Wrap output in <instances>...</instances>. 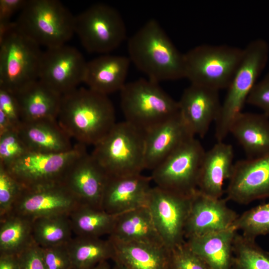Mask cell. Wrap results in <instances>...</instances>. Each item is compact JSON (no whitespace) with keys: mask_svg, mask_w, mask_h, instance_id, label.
Wrapping results in <instances>:
<instances>
[{"mask_svg":"<svg viewBox=\"0 0 269 269\" xmlns=\"http://www.w3.org/2000/svg\"><path fill=\"white\" fill-rule=\"evenodd\" d=\"M57 121L71 138L86 146L97 144L117 123L108 95L83 87L62 96Z\"/></svg>","mask_w":269,"mask_h":269,"instance_id":"obj_1","label":"cell"},{"mask_svg":"<svg viewBox=\"0 0 269 269\" xmlns=\"http://www.w3.org/2000/svg\"><path fill=\"white\" fill-rule=\"evenodd\" d=\"M128 49L131 62L149 79L159 83L185 78L184 54L154 19L130 38Z\"/></svg>","mask_w":269,"mask_h":269,"instance_id":"obj_2","label":"cell"},{"mask_svg":"<svg viewBox=\"0 0 269 269\" xmlns=\"http://www.w3.org/2000/svg\"><path fill=\"white\" fill-rule=\"evenodd\" d=\"M269 55V44L263 39L254 40L244 48L243 58L215 122L217 141H223L229 134L233 121L242 112L250 93L267 64Z\"/></svg>","mask_w":269,"mask_h":269,"instance_id":"obj_3","label":"cell"},{"mask_svg":"<svg viewBox=\"0 0 269 269\" xmlns=\"http://www.w3.org/2000/svg\"><path fill=\"white\" fill-rule=\"evenodd\" d=\"M75 15L57 0H27L15 21L18 30L46 48L66 44L74 33Z\"/></svg>","mask_w":269,"mask_h":269,"instance_id":"obj_4","label":"cell"},{"mask_svg":"<svg viewBox=\"0 0 269 269\" xmlns=\"http://www.w3.org/2000/svg\"><path fill=\"white\" fill-rule=\"evenodd\" d=\"M91 153L110 176L141 173L144 132L125 121L116 123Z\"/></svg>","mask_w":269,"mask_h":269,"instance_id":"obj_5","label":"cell"},{"mask_svg":"<svg viewBox=\"0 0 269 269\" xmlns=\"http://www.w3.org/2000/svg\"><path fill=\"white\" fill-rule=\"evenodd\" d=\"M120 98L125 121L143 132L179 113L178 102L148 78L126 83Z\"/></svg>","mask_w":269,"mask_h":269,"instance_id":"obj_6","label":"cell"},{"mask_svg":"<svg viewBox=\"0 0 269 269\" xmlns=\"http://www.w3.org/2000/svg\"><path fill=\"white\" fill-rule=\"evenodd\" d=\"M243 54L244 49L227 45L196 46L184 54L185 78L217 91L227 89Z\"/></svg>","mask_w":269,"mask_h":269,"instance_id":"obj_7","label":"cell"},{"mask_svg":"<svg viewBox=\"0 0 269 269\" xmlns=\"http://www.w3.org/2000/svg\"><path fill=\"white\" fill-rule=\"evenodd\" d=\"M74 33L88 52L103 55L109 54L123 42L127 29L117 10L100 3L75 15Z\"/></svg>","mask_w":269,"mask_h":269,"instance_id":"obj_8","label":"cell"},{"mask_svg":"<svg viewBox=\"0 0 269 269\" xmlns=\"http://www.w3.org/2000/svg\"><path fill=\"white\" fill-rule=\"evenodd\" d=\"M40 47L17 26L0 42V87L14 93L38 79Z\"/></svg>","mask_w":269,"mask_h":269,"instance_id":"obj_9","label":"cell"},{"mask_svg":"<svg viewBox=\"0 0 269 269\" xmlns=\"http://www.w3.org/2000/svg\"><path fill=\"white\" fill-rule=\"evenodd\" d=\"M205 152L195 136L188 138L152 170V181L162 189L192 196L198 189Z\"/></svg>","mask_w":269,"mask_h":269,"instance_id":"obj_10","label":"cell"},{"mask_svg":"<svg viewBox=\"0 0 269 269\" xmlns=\"http://www.w3.org/2000/svg\"><path fill=\"white\" fill-rule=\"evenodd\" d=\"M86 152V145L79 143L61 153L28 151L4 168L23 188L60 183L71 164Z\"/></svg>","mask_w":269,"mask_h":269,"instance_id":"obj_11","label":"cell"},{"mask_svg":"<svg viewBox=\"0 0 269 269\" xmlns=\"http://www.w3.org/2000/svg\"><path fill=\"white\" fill-rule=\"evenodd\" d=\"M192 196L156 186L151 189L146 207L165 247L169 250L185 241V227Z\"/></svg>","mask_w":269,"mask_h":269,"instance_id":"obj_12","label":"cell"},{"mask_svg":"<svg viewBox=\"0 0 269 269\" xmlns=\"http://www.w3.org/2000/svg\"><path fill=\"white\" fill-rule=\"evenodd\" d=\"M87 62L76 48L63 45L43 51L38 79L63 95L83 83Z\"/></svg>","mask_w":269,"mask_h":269,"instance_id":"obj_13","label":"cell"},{"mask_svg":"<svg viewBox=\"0 0 269 269\" xmlns=\"http://www.w3.org/2000/svg\"><path fill=\"white\" fill-rule=\"evenodd\" d=\"M81 204L63 183L22 187L11 212L31 220L69 215Z\"/></svg>","mask_w":269,"mask_h":269,"instance_id":"obj_14","label":"cell"},{"mask_svg":"<svg viewBox=\"0 0 269 269\" xmlns=\"http://www.w3.org/2000/svg\"><path fill=\"white\" fill-rule=\"evenodd\" d=\"M225 198L239 204L269 198V154L234 164Z\"/></svg>","mask_w":269,"mask_h":269,"instance_id":"obj_15","label":"cell"},{"mask_svg":"<svg viewBox=\"0 0 269 269\" xmlns=\"http://www.w3.org/2000/svg\"><path fill=\"white\" fill-rule=\"evenodd\" d=\"M226 199L213 198L197 189L192 195L185 227V238L202 236L229 229L238 216Z\"/></svg>","mask_w":269,"mask_h":269,"instance_id":"obj_16","label":"cell"},{"mask_svg":"<svg viewBox=\"0 0 269 269\" xmlns=\"http://www.w3.org/2000/svg\"><path fill=\"white\" fill-rule=\"evenodd\" d=\"M109 176L92 155L86 152L71 164L62 183L81 205L102 209Z\"/></svg>","mask_w":269,"mask_h":269,"instance_id":"obj_17","label":"cell"},{"mask_svg":"<svg viewBox=\"0 0 269 269\" xmlns=\"http://www.w3.org/2000/svg\"><path fill=\"white\" fill-rule=\"evenodd\" d=\"M152 179L141 173L109 176L102 208L114 215L147 206Z\"/></svg>","mask_w":269,"mask_h":269,"instance_id":"obj_18","label":"cell"},{"mask_svg":"<svg viewBox=\"0 0 269 269\" xmlns=\"http://www.w3.org/2000/svg\"><path fill=\"white\" fill-rule=\"evenodd\" d=\"M179 114L194 134L204 137L220 111L219 91L191 84L178 101Z\"/></svg>","mask_w":269,"mask_h":269,"instance_id":"obj_19","label":"cell"},{"mask_svg":"<svg viewBox=\"0 0 269 269\" xmlns=\"http://www.w3.org/2000/svg\"><path fill=\"white\" fill-rule=\"evenodd\" d=\"M195 136L179 113L144 132L145 169L152 170L180 144Z\"/></svg>","mask_w":269,"mask_h":269,"instance_id":"obj_20","label":"cell"},{"mask_svg":"<svg viewBox=\"0 0 269 269\" xmlns=\"http://www.w3.org/2000/svg\"><path fill=\"white\" fill-rule=\"evenodd\" d=\"M233 159L232 145L223 141H217L205 151L199 175L198 191L213 198H222L225 192L224 182L232 171Z\"/></svg>","mask_w":269,"mask_h":269,"instance_id":"obj_21","label":"cell"},{"mask_svg":"<svg viewBox=\"0 0 269 269\" xmlns=\"http://www.w3.org/2000/svg\"><path fill=\"white\" fill-rule=\"evenodd\" d=\"M130 63L129 57L101 55L87 62L83 83L106 95L120 92L126 84Z\"/></svg>","mask_w":269,"mask_h":269,"instance_id":"obj_22","label":"cell"},{"mask_svg":"<svg viewBox=\"0 0 269 269\" xmlns=\"http://www.w3.org/2000/svg\"><path fill=\"white\" fill-rule=\"evenodd\" d=\"M22 122L57 120L62 95L38 79L14 93Z\"/></svg>","mask_w":269,"mask_h":269,"instance_id":"obj_23","label":"cell"},{"mask_svg":"<svg viewBox=\"0 0 269 269\" xmlns=\"http://www.w3.org/2000/svg\"><path fill=\"white\" fill-rule=\"evenodd\" d=\"M18 132L29 151L61 153L71 150L74 146L71 137L57 120L22 122Z\"/></svg>","mask_w":269,"mask_h":269,"instance_id":"obj_24","label":"cell"},{"mask_svg":"<svg viewBox=\"0 0 269 269\" xmlns=\"http://www.w3.org/2000/svg\"><path fill=\"white\" fill-rule=\"evenodd\" d=\"M238 231L233 227L185 240L209 269H233V245Z\"/></svg>","mask_w":269,"mask_h":269,"instance_id":"obj_25","label":"cell"},{"mask_svg":"<svg viewBox=\"0 0 269 269\" xmlns=\"http://www.w3.org/2000/svg\"><path fill=\"white\" fill-rule=\"evenodd\" d=\"M243 147L247 158H255L269 154V117L264 114L241 113L230 129Z\"/></svg>","mask_w":269,"mask_h":269,"instance_id":"obj_26","label":"cell"},{"mask_svg":"<svg viewBox=\"0 0 269 269\" xmlns=\"http://www.w3.org/2000/svg\"><path fill=\"white\" fill-rule=\"evenodd\" d=\"M113 243V260L128 269H171L170 250L165 246L136 242Z\"/></svg>","mask_w":269,"mask_h":269,"instance_id":"obj_27","label":"cell"},{"mask_svg":"<svg viewBox=\"0 0 269 269\" xmlns=\"http://www.w3.org/2000/svg\"><path fill=\"white\" fill-rule=\"evenodd\" d=\"M109 238L121 242H136L165 246L146 206L116 215Z\"/></svg>","mask_w":269,"mask_h":269,"instance_id":"obj_28","label":"cell"},{"mask_svg":"<svg viewBox=\"0 0 269 269\" xmlns=\"http://www.w3.org/2000/svg\"><path fill=\"white\" fill-rule=\"evenodd\" d=\"M74 269H89L100 263L113 260L114 248L108 238L76 236L67 244Z\"/></svg>","mask_w":269,"mask_h":269,"instance_id":"obj_29","label":"cell"},{"mask_svg":"<svg viewBox=\"0 0 269 269\" xmlns=\"http://www.w3.org/2000/svg\"><path fill=\"white\" fill-rule=\"evenodd\" d=\"M69 217L76 236L101 238L110 235L116 216L102 209L80 205Z\"/></svg>","mask_w":269,"mask_h":269,"instance_id":"obj_30","label":"cell"},{"mask_svg":"<svg viewBox=\"0 0 269 269\" xmlns=\"http://www.w3.org/2000/svg\"><path fill=\"white\" fill-rule=\"evenodd\" d=\"M33 241L32 220L12 213L0 218V254L17 255Z\"/></svg>","mask_w":269,"mask_h":269,"instance_id":"obj_31","label":"cell"},{"mask_svg":"<svg viewBox=\"0 0 269 269\" xmlns=\"http://www.w3.org/2000/svg\"><path fill=\"white\" fill-rule=\"evenodd\" d=\"M69 215L43 217L32 220V238L41 248L65 245L72 240Z\"/></svg>","mask_w":269,"mask_h":269,"instance_id":"obj_32","label":"cell"},{"mask_svg":"<svg viewBox=\"0 0 269 269\" xmlns=\"http://www.w3.org/2000/svg\"><path fill=\"white\" fill-rule=\"evenodd\" d=\"M233 269H269V252L256 242L237 233L233 245Z\"/></svg>","mask_w":269,"mask_h":269,"instance_id":"obj_33","label":"cell"},{"mask_svg":"<svg viewBox=\"0 0 269 269\" xmlns=\"http://www.w3.org/2000/svg\"><path fill=\"white\" fill-rule=\"evenodd\" d=\"M243 236L256 239L269 235V203L257 205L239 215L233 226Z\"/></svg>","mask_w":269,"mask_h":269,"instance_id":"obj_34","label":"cell"},{"mask_svg":"<svg viewBox=\"0 0 269 269\" xmlns=\"http://www.w3.org/2000/svg\"><path fill=\"white\" fill-rule=\"evenodd\" d=\"M21 123L20 107L15 94L0 87V134L18 130Z\"/></svg>","mask_w":269,"mask_h":269,"instance_id":"obj_35","label":"cell"},{"mask_svg":"<svg viewBox=\"0 0 269 269\" xmlns=\"http://www.w3.org/2000/svg\"><path fill=\"white\" fill-rule=\"evenodd\" d=\"M29 151L18 130H11L0 134V165L6 167Z\"/></svg>","mask_w":269,"mask_h":269,"instance_id":"obj_36","label":"cell"},{"mask_svg":"<svg viewBox=\"0 0 269 269\" xmlns=\"http://www.w3.org/2000/svg\"><path fill=\"white\" fill-rule=\"evenodd\" d=\"M22 187L0 165V218L11 213Z\"/></svg>","mask_w":269,"mask_h":269,"instance_id":"obj_37","label":"cell"},{"mask_svg":"<svg viewBox=\"0 0 269 269\" xmlns=\"http://www.w3.org/2000/svg\"><path fill=\"white\" fill-rule=\"evenodd\" d=\"M170 261L171 269H209L186 241L170 250Z\"/></svg>","mask_w":269,"mask_h":269,"instance_id":"obj_38","label":"cell"},{"mask_svg":"<svg viewBox=\"0 0 269 269\" xmlns=\"http://www.w3.org/2000/svg\"><path fill=\"white\" fill-rule=\"evenodd\" d=\"M67 244L41 247L47 269H74Z\"/></svg>","mask_w":269,"mask_h":269,"instance_id":"obj_39","label":"cell"},{"mask_svg":"<svg viewBox=\"0 0 269 269\" xmlns=\"http://www.w3.org/2000/svg\"><path fill=\"white\" fill-rule=\"evenodd\" d=\"M247 103L257 107L269 117V71L257 82L250 93Z\"/></svg>","mask_w":269,"mask_h":269,"instance_id":"obj_40","label":"cell"},{"mask_svg":"<svg viewBox=\"0 0 269 269\" xmlns=\"http://www.w3.org/2000/svg\"><path fill=\"white\" fill-rule=\"evenodd\" d=\"M17 256L20 269H47L41 248L34 241Z\"/></svg>","mask_w":269,"mask_h":269,"instance_id":"obj_41","label":"cell"},{"mask_svg":"<svg viewBox=\"0 0 269 269\" xmlns=\"http://www.w3.org/2000/svg\"><path fill=\"white\" fill-rule=\"evenodd\" d=\"M27 0H0V21L9 20L11 16L21 11Z\"/></svg>","mask_w":269,"mask_h":269,"instance_id":"obj_42","label":"cell"},{"mask_svg":"<svg viewBox=\"0 0 269 269\" xmlns=\"http://www.w3.org/2000/svg\"><path fill=\"white\" fill-rule=\"evenodd\" d=\"M0 269H20L17 255L0 254Z\"/></svg>","mask_w":269,"mask_h":269,"instance_id":"obj_43","label":"cell"},{"mask_svg":"<svg viewBox=\"0 0 269 269\" xmlns=\"http://www.w3.org/2000/svg\"><path fill=\"white\" fill-rule=\"evenodd\" d=\"M16 27L15 21H0V42L2 41Z\"/></svg>","mask_w":269,"mask_h":269,"instance_id":"obj_44","label":"cell"},{"mask_svg":"<svg viewBox=\"0 0 269 269\" xmlns=\"http://www.w3.org/2000/svg\"><path fill=\"white\" fill-rule=\"evenodd\" d=\"M89 269H112L108 261H105Z\"/></svg>","mask_w":269,"mask_h":269,"instance_id":"obj_45","label":"cell"},{"mask_svg":"<svg viewBox=\"0 0 269 269\" xmlns=\"http://www.w3.org/2000/svg\"><path fill=\"white\" fill-rule=\"evenodd\" d=\"M112 269H128L126 268L125 266H124L123 265L118 262H114V265L113 267L112 268Z\"/></svg>","mask_w":269,"mask_h":269,"instance_id":"obj_46","label":"cell"},{"mask_svg":"<svg viewBox=\"0 0 269 269\" xmlns=\"http://www.w3.org/2000/svg\"></svg>","mask_w":269,"mask_h":269,"instance_id":"obj_47","label":"cell"}]
</instances>
